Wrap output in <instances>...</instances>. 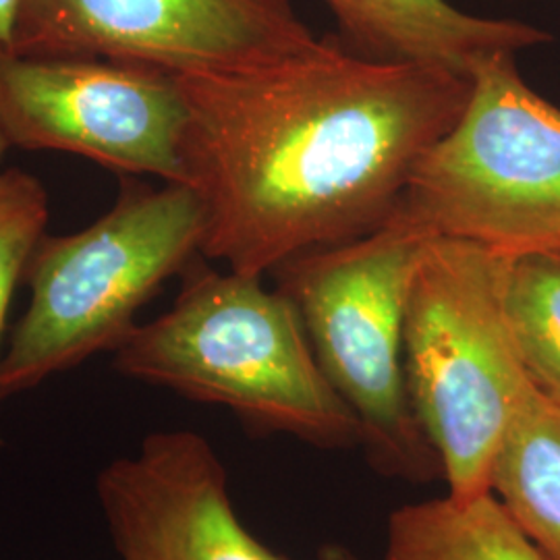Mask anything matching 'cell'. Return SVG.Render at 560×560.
<instances>
[{
  "label": "cell",
  "mask_w": 560,
  "mask_h": 560,
  "mask_svg": "<svg viewBox=\"0 0 560 560\" xmlns=\"http://www.w3.org/2000/svg\"><path fill=\"white\" fill-rule=\"evenodd\" d=\"M96 494L120 560H287L241 521L221 457L191 430L145 436L102 469Z\"/></svg>",
  "instance_id": "9c48e42d"
},
{
  "label": "cell",
  "mask_w": 560,
  "mask_h": 560,
  "mask_svg": "<svg viewBox=\"0 0 560 560\" xmlns=\"http://www.w3.org/2000/svg\"><path fill=\"white\" fill-rule=\"evenodd\" d=\"M179 78L85 57H25L0 44V129L11 148L55 150L120 177L185 183Z\"/></svg>",
  "instance_id": "ba28073f"
},
{
  "label": "cell",
  "mask_w": 560,
  "mask_h": 560,
  "mask_svg": "<svg viewBox=\"0 0 560 560\" xmlns=\"http://www.w3.org/2000/svg\"><path fill=\"white\" fill-rule=\"evenodd\" d=\"M18 7H20V0H0V44L7 48H11Z\"/></svg>",
  "instance_id": "9a60e30c"
},
{
  "label": "cell",
  "mask_w": 560,
  "mask_h": 560,
  "mask_svg": "<svg viewBox=\"0 0 560 560\" xmlns=\"http://www.w3.org/2000/svg\"><path fill=\"white\" fill-rule=\"evenodd\" d=\"M490 492L546 560H560V402L534 384L490 471Z\"/></svg>",
  "instance_id": "8fae6325"
},
{
  "label": "cell",
  "mask_w": 560,
  "mask_h": 560,
  "mask_svg": "<svg viewBox=\"0 0 560 560\" xmlns=\"http://www.w3.org/2000/svg\"><path fill=\"white\" fill-rule=\"evenodd\" d=\"M555 247H559V249H560V241H559V243H557V245H555Z\"/></svg>",
  "instance_id": "ac0fdd59"
},
{
  "label": "cell",
  "mask_w": 560,
  "mask_h": 560,
  "mask_svg": "<svg viewBox=\"0 0 560 560\" xmlns=\"http://www.w3.org/2000/svg\"><path fill=\"white\" fill-rule=\"evenodd\" d=\"M515 57L502 50L476 67L459 120L400 201L434 235L502 254L560 241V108L525 83Z\"/></svg>",
  "instance_id": "8992f818"
},
{
  "label": "cell",
  "mask_w": 560,
  "mask_h": 560,
  "mask_svg": "<svg viewBox=\"0 0 560 560\" xmlns=\"http://www.w3.org/2000/svg\"><path fill=\"white\" fill-rule=\"evenodd\" d=\"M504 312L532 384L560 402V249L506 254Z\"/></svg>",
  "instance_id": "4fadbf2b"
},
{
  "label": "cell",
  "mask_w": 560,
  "mask_h": 560,
  "mask_svg": "<svg viewBox=\"0 0 560 560\" xmlns=\"http://www.w3.org/2000/svg\"><path fill=\"white\" fill-rule=\"evenodd\" d=\"M506 254L432 237L405 316V381L455 501L490 492L492 463L532 388L504 312Z\"/></svg>",
  "instance_id": "277c9868"
},
{
  "label": "cell",
  "mask_w": 560,
  "mask_h": 560,
  "mask_svg": "<svg viewBox=\"0 0 560 560\" xmlns=\"http://www.w3.org/2000/svg\"><path fill=\"white\" fill-rule=\"evenodd\" d=\"M382 560H546L492 492L474 501L448 494L395 509Z\"/></svg>",
  "instance_id": "7c38bea8"
},
{
  "label": "cell",
  "mask_w": 560,
  "mask_h": 560,
  "mask_svg": "<svg viewBox=\"0 0 560 560\" xmlns=\"http://www.w3.org/2000/svg\"><path fill=\"white\" fill-rule=\"evenodd\" d=\"M179 83L185 185L206 214L201 256L249 277L382 226L471 92V80L365 57L340 36Z\"/></svg>",
  "instance_id": "6da1fadb"
},
{
  "label": "cell",
  "mask_w": 560,
  "mask_h": 560,
  "mask_svg": "<svg viewBox=\"0 0 560 560\" xmlns=\"http://www.w3.org/2000/svg\"><path fill=\"white\" fill-rule=\"evenodd\" d=\"M9 150H11V143L4 138V133H2V129H0V164H2V159H4V154H7Z\"/></svg>",
  "instance_id": "e0dca14e"
},
{
  "label": "cell",
  "mask_w": 560,
  "mask_h": 560,
  "mask_svg": "<svg viewBox=\"0 0 560 560\" xmlns=\"http://www.w3.org/2000/svg\"><path fill=\"white\" fill-rule=\"evenodd\" d=\"M316 42L293 0H20L11 50L194 78L266 67Z\"/></svg>",
  "instance_id": "52a82bcc"
},
{
  "label": "cell",
  "mask_w": 560,
  "mask_h": 560,
  "mask_svg": "<svg viewBox=\"0 0 560 560\" xmlns=\"http://www.w3.org/2000/svg\"><path fill=\"white\" fill-rule=\"evenodd\" d=\"M340 38L365 57L418 62L471 80L494 52L552 42L536 25L465 13L448 0H324Z\"/></svg>",
  "instance_id": "30bf717a"
},
{
  "label": "cell",
  "mask_w": 560,
  "mask_h": 560,
  "mask_svg": "<svg viewBox=\"0 0 560 560\" xmlns=\"http://www.w3.org/2000/svg\"><path fill=\"white\" fill-rule=\"evenodd\" d=\"M432 237L399 206L360 240L307 252L272 272L324 376L360 421L370 460L386 476L416 481L442 474L405 381L407 303Z\"/></svg>",
  "instance_id": "5b68a950"
},
{
  "label": "cell",
  "mask_w": 560,
  "mask_h": 560,
  "mask_svg": "<svg viewBox=\"0 0 560 560\" xmlns=\"http://www.w3.org/2000/svg\"><path fill=\"white\" fill-rule=\"evenodd\" d=\"M206 214L185 183L120 177L106 214L44 235L27 261L30 303L0 358V399L34 390L96 353H113L162 284L201 256Z\"/></svg>",
  "instance_id": "3957f363"
},
{
  "label": "cell",
  "mask_w": 560,
  "mask_h": 560,
  "mask_svg": "<svg viewBox=\"0 0 560 560\" xmlns=\"http://www.w3.org/2000/svg\"><path fill=\"white\" fill-rule=\"evenodd\" d=\"M50 198L42 180L21 168L0 171V342L27 261L46 235ZM2 358V353H0Z\"/></svg>",
  "instance_id": "5bb4252c"
},
{
  "label": "cell",
  "mask_w": 560,
  "mask_h": 560,
  "mask_svg": "<svg viewBox=\"0 0 560 560\" xmlns=\"http://www.w3.org/2000/svg\"><path fill=\"white\" fill-rule=\"evenodd\" d=\"M318 560H360L349 548L340 546V544H326L320 548Z\"/></svg>",
  "instance_id": "2e32d148"
},
{
  "label": "cell",
  "mask_w": 560,
  "mask_h": 560,
  "mask_svg": "<svg viewBox=\"0 0 560 560\" xmlns=\"http://www.w3.org/2000/svg\"><path fill=\"white\" fill-rule=\"evenodd\" d=\"M264 277L198 256L171 310L113 351L120 376L221 405L249 428L320 448L361 444V425L324 376L295 303Z\"/></svg>",
  "instance_id": "7a4b0ae2"
}]
</instances>
